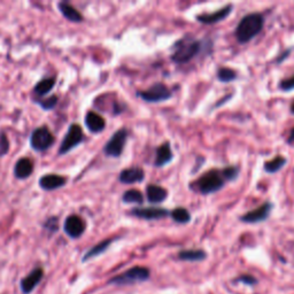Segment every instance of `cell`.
<instances>
[{"label":"cell","instance_id":"ffe728a7","mask_svg":"<svg viewBox=\"0 0 294 294\" xmlns=\"http://www.w3.org/2000/svg\"><path fill=\"white\" fill-rule=\"evenodd\" d=\"M207 257V254L202 249H185L178 253V259L182 261L199 262L204 261Z\"/></svg>","mask_w":294,"mask_h":294},{"label":"cell","instance_id":"d6986e66","mask_svg":"<svg viewBox=\"0 0 294 294\" xmlns=\"http://www.w3.org/2000/svg\"><path fill=\"white\" fill-rule=\"evenodd\" d=\"M34 172V165L31 160L27 158L20 159V160L17 162L14 168V174L15 176L20 180H25V178H28L30 176L31 174Z\"/></svg>","mask_w":294,"mask_h":294},{"label":"cell","instance_id":"8992f818","mask_svg":"<svg viewBox=\"0 0 294 294\" xmlns=\"http://www.w3.org/2000/svg\"><path fill=\"white\" fill-rule=\"evenodd\" d=\"M129 132L126 129H120L115 132L112 138L109 139L108 142L105 145L104 152L106 156L112 157V158H118L122 154L123 150H124V146L126 144V140H128Z\"/></svg>","mask_w":294,"mask_h":294},{"label":"cell","instance_id":"9c48e42d","mask_svg":"<svg viewBox=\"0 0 294 294\" xmlns=\"http://www.w3.org/2000/svg\"><path fill=\"white\" fill-rule=\"evenodd\" d=\"M272 207L273 206L271 202L269 201L264 202V204L261 205L260 207L253 209L251 210V212L246 213L245 215L240 216V221L244 222V223H249V224L260 223V222L265 221L270 216V213H271Z\"/></svg>","mask_w":294,"mask_h":294},{"label":"cell","instance_id":"f546056e","mask_svg":"<svg viewBox=\"0 0 294 294\" xmlns=\"http://www.w3.org/2000/svg\"><path fill=\"white\" fill-rule=\"evenodd\" d=\"M10 142L7 139L6 134L4 132H0V154H6L9 152Z\"/></svg>","mask_w":294,"mask_h":294},{"label":"cell","instance_id":"7402d4cb","mask_svg":"<svg viewBox=\"0 0 294 294\" xmlns=\"http://www.w3.org/2000/svg\"><path fill=\"white\" fill-rule=\"evenodd\" d=\"M285 165H286V159L283 156H277L275 159H272V160L265 162L263 168L265 173L276 174L279 172L280 169H283Z\"/></svg>","mask_w":294,"mask_h":294},{"label":"cell","instance_id":"ac0fdd59","mask_svg":"<svg viewBox=\"0 0 294 294\" xmlns=\"http://www.w3.org/2000/svg\"><path fill=\"white\" fill-rule=\"evenodd\" d=\"M85 125L91 132L97 133L101 132V131L105 129L106 121L104 120V117L100 116L99 114L94 112H89L85 116Z\"/></svg>","mask_w":294,"mask_h":294},{"label":"cell","instance_id":"f1b7e54d","mask_svg":"<svg viewBox=\"0 0 294 294\" xmlns=\"http://www.w3.org/2000/svg\"><path fill=\"white\" fill-rule=\"evenodd\" d=\"M279 87L281 91H285V92L294 90V75L291 77L283 79V81L279 83Z\"/></svg>","mask_w":294,"mask_h":294},{"label":"cell","instance_id":"603a6c76","mask_svg":"<svg viewBox=\"0 0 294 294\" xmlns=\"http://www.w3.org/2000/svg\"><path fill=\"white\" fill-rule=\"evenodd\" d=\"M112 242H113V239H107V240L99 242L98 245H95L94 247L91 248L90 251L85 254L84 257H83V261H87L89 259H92V257L94 256L100 255L101 253H104L106 249L109 247V245L112 244Z\"/></svg>","mask_w":294,"mask_h":294},{"label":"cell","instance_id":"836d02e7","mask_svg":"<svg viewBox=\"0 0 294 294\" xmlns=\"http://www.w3.org/2000/svg\"><path fill=\"white\" fill-rule=\"evenodd\" d=\"M291 113L294 115V101L292 102V105H291Z\"/></svg>","mask_w":294,"mask_h":294},{"label":"cell","instance_id":"8fae6325","mask_svg":"<svg viewBox=\"0 0 294 294\" xmlns=\"http://www.w3.org/2000/svg\"><path fill=\"white\" fill-rule=\"evenodd\" d=\"M232 12V5H228L223 7V9L218 10L216 12H213V13H205L197 15V21L200 23H204V25H215L221 21H223L226 18L231 14Z\"/></svg>","mask_w":294,"mask_h":294},{"label":"cell","instance_id":"2e32d148","mask_svg":"<svg viewBox=\"0 0 294 294\" xmlns=\"http://www.w3.org/2000/svg\"><path fill=\"white\" fill-rule=\"evenodd\" d=\"M67 180L65 177L60 176V175H54V174H49L43 176L41 180H39V185L41 188L47 191H52L55 189L61 188L66 184Z\"/></svg>","mask_w":294,"mask_h":294},{"label":"cell","instance_id":"9a60e30c","mask_svg":"<svg viewBox=\"0 0 294 294\" xmlns=\"http://www.w3.org/2000/svg\"><path fill=\"white\" fill-rule=\"evenodd\" d=\"M146 196L151 204H161L168 198V191L160 185L150 184L146 188Z\"/></svg>","mask_w":294,"mask_h":294},{"label":"cell","instance_id":"cb8c5ba5","mask_svg":"<svg viewBox=\"0 0 294 294\" xmlns=\"http://www.w3.org/2000/svg\"><path fill=\"white\" fill-rule=\"evenodd\" d=\"M170 216L173 217V220L175 222H177V223L180 224H186L191 221L190 212L186 208H183V207L173 209L172 212H170Z\"/></svg>","mask_w":294,"mask_h":294},{"label":"cell","instance_id":"30bf717a","mask_svg":"<svg viewBox=\"0 0 294 294\" xmlns=\"http://www.w3.org/2000/svg\"><path fill=\"white\" fill-rule=\"evenodd\" d=\"M131 214L138 218H144V220H161L170 215V212L165 208H157V207H139L133 208L131 210Z\"/></svg>","mask_w":294,"mask_h":294},{"label":"cell","instance_id":"83f0119b","mask_svg":"<svg viewBox=\"0 0 294 294\" xmlns=\"http://www.w3.org/2000/svg\"><path fill=\"white\" fill-rule=\"evenodd\" d=\"M239 173H240V168L237 166H230V167H226V168L222 169V174H223V177L225 181H234L237 180L238 176H239Z\"/></svg>","mask_w":294,"mask_h":294},{"label":"cell","instance_id":"44dd1931","mask_svg":"<svg viewBox=\"0 0 294 294\" xmlns=\"http://www.w3.org/2000/svg\"><path fill=\"white\" fill-rule=\"evenodd\" d=\"M59 10H60L61 14L66 19H68L69 21L73 22H81L83 21V17L77 10H75L73 6H70L67 3H60L59 4Z\"/></svg>","mask_w":294,"mask_h":294},{"label":"cell","instance_id":"4fadbf2b","mask_svg":"<svg viewBox=\"0 0 294 294\" xmlns=\"http://www.w3.org/2000/svg\"><path fill=\"white\" fill-rule=\"evenodd\" d=\"M121 183L123 184H134V183H140L145 180V172L139 167H132V168H128L122 170L118 177Z\"/></svg>","mask_w":294,"mask_h":294},{"label":"cell","instance_id":"52a82bcc","mask_svg":"<svg viewBox=\"0 0 294 294\" xmlns=\"http://www.w3.org/2000/svg\"><path fill=\"white\" fill-rule=\"evenodd\" d=\"M54 142V137L46 126L36 129L30 138V144L36 151H45Z\"/></svg>","mask_w":294,"mask_h":294},{"label":"cell","instance_id":"4316f807","mask_svg":"<svg viewBox=\"0 0 294 294\" xmlns=\"http://www.w3.org/2000/svg\"><path fill=\"white\" fill-rule=\"evenodd\" d=\"M216 75L218 81L223 83H230L237 78L236 71L228 68V67H221V68L217 70Z\"/></svg>","mask_w":294,"mask_h":294},{"label":"cell","instance_id":"6da1fadb","mask_svg":"<svg viewBox=\"0 0 294 294\" xmlns=\"http://www.w3.org/2000/svg\"><path fill=\"white\" fill-rule=\"evenodd\" d=\"M264 27V19L260 13H251L240 20L236 29L237 41L245 44L251 42L259 35Z\"/></svg>","mask_w":294,"mask_h":294},{"label":"cell","instance_id":"277c9868","mask_svg":"<svg viewBox=\"0 0 294 294\" xmlns=\"http://www.w3.org/2000/svg\"><path fill=\"white\" fill-rule=\"evenodd\" d=\"M150 269L146 267H133L125 272L121 273V275L115 276L109 280L110 284H117V285H126V284H133L138 283V281H145L150 278Z\"/></svg>","mask_w":294,"mask_h":294},{"label":"cell","instance_id":"7c38bea8","mask_svg":"<svg viewBox=\"0 0 294 294\" xmlns=\"http://www.w3.org/2000/svg\"><path fill=\"white\" fill-rule=\"evenodd\" d=\"M85 223L81 217L77 215H71L67 217L65 222V232L70 238H79L84 232Z\"/></svg>","mask_w":294,"mask_h":294},{"label":"cell","instance_id":"d6a6232c","mask_svg":"<svg viewBox=\"0 0 294 294\" xmlns=\"http://www.w3.org/2000/svg\"><path fill=\"white\" fill-rule=\"evenodd\" d=\"M287 142L291 145H294V128L291 130V132H289V136L287 138Z\"/></svg>","mask_w":294,"mask_h":294},{"label":"cell","instance_id":"d4e9b609","mask_svg":"<svg viewBox=\"0 0 294 294\" xmlns=\"http://www.w3.org/2000/svg\"><path fill=\"white\" fill-rule=\"evenodd\" d=\"M122 200L124 201L125 204L142 205V202H144V197H142V193L139 190H129L123 194Z\"/></svg>","mask_w":294,"mask_h":294},{"label":"cell","instance_id":"ba28073f","mask_svg":"<svg viewBox=\"0 0 294 294\" xmlns=\"http://www.w3.org/2000/svg\"><path fill=\"white\" fill-rule=\"evenodd\" d=\"M83 138H84V134H83L81 126L78 124H71L69 126L68 132H67L65 139H63L60 150H59V153L65 154L67 152H69V151L73 150L75 146L81 144L83 141Z\"/></svg>","mask_w":294,"mask_h":294},{"label":"cell","instance_id":"3957f363","mask_svg":"<svg viewBox=\"0 0 294 294\" xmlns=\"http://www.w3.org/2000/svg\"><path fill=\"white\" fill-rule=\"evenodd\" d=\"M202 49V43L192 37H184L173 47L172 60L176 63H186L197 57Z\"/></svg>","mask_w":294,"mask_h":294},{"label":"cell","instance_id":"5bb4252c","mask_svg":"<svg viewBox=\"0 0 294 294\" xmlns=\"http://www.w3.org/2000/svg\"><path fill=\"white\" fill-rule=\"evenodd\" d=\"M44 276L42 268H36L31 271L29 275L23 278L21 280V289L25 294L33 292V289L41 283L42 278Z\"/></svg>","mask_w":294,"mask_h":294},{"label":"cell","instance_id":"7a4b0ae2","mask_svg":"<svg viewBox=\"0 0 294 294\" xmlns=\"http://www.w3.org/2000/svg\"><path fill=\"white\" fill-rule=\"evenodd\" d=\"M225 180L222 174V170H209V172L205 173L202 176L198 178L197 181L191 183L190 188L193 190L194 192H198L204 196L207 194L215 193L217 191H220L224 188Z\"/></svg>","mask_w":294,"mask_h":294},{"label":"cell","instance_id":"5b68a950","mask_svg":"<svg viewBox=\"0 0 294 294\" xmlns=\"http://www.w3.org/2000/svg\"><path fill=\"white\" fill-rule=\"evenodd\" d=\"M138 95L147 102H162L172 98L173 93L164 83H156L147 90L138 92Z\"/></svg>","mask_w":294,"mask_h":294},{"label":"cell","instance_id":"1f68e13d","mask_svg":"<svg viewBox=\"0 0 294 294\" xmlns=\"http://www.w3.org/2000/svg\"><path fill=\"white\" fill-rule=\"evenodd\" d=\"M237 280L242 281L244 284H247V285H253V284H256V279L254 278L253 276H249V275H244L238 278Z\"/></svg>","mask_w":294,"mask_h":294},{"label":"cell","instance_id":"4dcf8cb0","mask_svg":"<svg viewBox=\"0 0 294 294\" xmlns=\"http://www.w3.org/2000/svg\"><path fill=\"white\" fill-rule=\"evenodd\" d=\"M57 100L58 98L55 97V95H53V97L46 99V100H43V102H41V105L44 109H51L57 105Z\"/></svg>","mask_w":294,"mask_h":294},{"label":"cell","instance_id":"e0dca14e","mask_svg":"<svg viewBox=\"0 0 294 294\" xmlns=\"http://www.w3.org/2000/svg\"><path fill=\"white\" fill-rule=\"evenodd\" d=\"M174 159V154L172 151V146L169 142H165V144L160 145L157 149V156L154 165L156 167H164L169 162H172Z\"/></svg>","mask_w":294,"mask_h":294},{"label":"cell","instance_id":"484cf974","mask_svg":"<svg viewBox=\"0 0 294 294\" xmlns=\"http://www.w3.org/2000/svg\"><path fill=\"white\" fill-rule=\"evenodd\" d=\"M54 84H55L54 78L43 79V81L39 82L38 84L35 86V93L38 94V95H45L46 93H49L50 91L53 89Z\"/></svg>","mask_w":294,"mask_h":294}]
</instances>
